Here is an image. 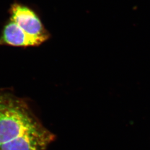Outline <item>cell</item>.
<instances>
[{
    "mask_svg": "<svg viewBox=\"0 0 150 150\" xmlns=\"http://www.w3.org/2000/svg\"><path fill=\"white\" fill-rule=\"evenodd\" d=\"M0 46L22 48L36 46L20 26L10 19L6 22L0 33Z\"/></svg>",
    "mask_w": 150,
    "mask_h": 150,
    "instance_id": "3957f363",
    "label": "cell"
},
{
    "mask_svg": "<svg viewBox=\"0 0 150 150\" xmlns=\"http://www.w3.org/2000/svg\"></svg>",
    "mask_w": 150,
    "mask_h": 150,
    "instance_id": "277c9868",
    "label": "cell"
},
{
    "mask_svg": "<svg viewBox=\"0 0 150 150\" xmlns=\"http://www.w3.org/2000/svg\"><path fill=\"white\" fill-rule=\"evenodd\" d=\"M9 14V19L17 23L36 46L43 43L50 38V34L37 13L29 7L15 2L11 5Z\"/></svg>",
    "mask_w": 150,
    "mask_h": 150,
    "instance_id": "7a4b0ae2",
    "label": "cell"
},
{
    "mask_svg": "<svg viewBox=\"0 0 150 150\" xmlns=\"http://www.w3.org/2000/svg\"><path fill=\"white\" fill-rule=\"evenodd\" d=\"M53 139L25 99L0 91V150H46Z\"/></svg>",
    "mask_w": 150,
    "mask_h": 150,
    "instance_id": "6da1fadb",
    "label": "cell"
}]
</instances>
